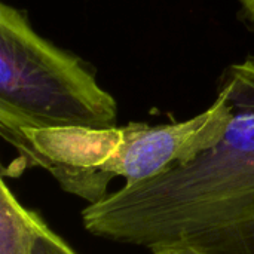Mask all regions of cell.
<instances>
[{"instance_id":"obj_1","label":"cell","mask_w":254,"mask_h":254,"mask_svg":"<svg viewBox=\"0 0 254 254\" xmlns=\"http://www.w3.org/2000/svg\"><path fill=\"white\" fill-rule=\"evenodd\" d=\"M217 88L231 110L222 138L190 162L85 207L91 235L150 252L254 254V57L226 67Z\"/></svg>"},{"instance_id":"obj_2","label":"cell","mask_w":254,"mask_h":254,"mask_svg":"<svg viewBox=\"0 0 254 254\" xmlns=\"http://www.w3.org/2000/svg\"><path fill=\"white\" fill-rule=\"evenodd\" d=\"M118 103L77 55L42 37L25 12L0 4V127L94 128L118 124Z\"/></svg>"},{"instance_id":"obj_3","label":"cell","mask_w":254,"mask_h":254,"mask_svg":"<svg viewBox=\"0 0 254 254\" xmlns=\"http://www.w3.org/2000/svg\"><path fill=\"white\" fill-rule=\"evenodd\" d=\"M43 219L27 210L7 186L0 182V254H34Z\"/></svg>"},{"instance_id":"obj_4","label":"cell","mask_w":254,"mask_h":254,"mask_svg":"<svg viewBox=\"0 0 254 254\" xmlns=\"http://www.w3.org/2000/svg\"><path fill=\"white\" fill-rule=\"evenodd\" d=\"M34 254H79L65 240L55 234L46 222H43L39 238L36 241Z\"/></svg>"},{"instance_id":"obj_5","label":"cell","mask_w":254,"mask_h":254,"mask_svg":"<svg viewBox=\"0 0 254 254\" xmlns=\"http://www.w3.org/2000/svg\"><path fill=\"white\" fill-rule=\"evenodd\" d=\"M153 254H205L204 252L190 247V246H176V247H165L152 252Z\"/></svg>"},{"instance_id":"obj_6","label":"cell","mask_w":254,"mask_h":254,"mask_svg":"<svg viewBox=\"0 0 254 254\" xmlns=\"http://www.w3.org/2000/svg\"><path fill=\"white\" fill-rule=\"evenodd\" d=\"M240 4L246 19L254 24V0H240Z\"/></svg>"}]
</instances>
